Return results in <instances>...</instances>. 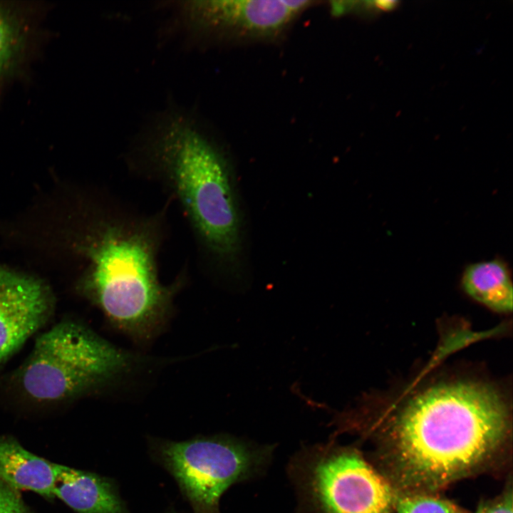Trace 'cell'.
Returning <instances> with one entry per match:
<instances>
[{"mask_svg": "<svg viewBox=\"0 0 513 513\" xmlns=\"http://www.w3.org/2000/svg\"><path fill=\"white\" fill-rule=\"evenodd\" d=\"M379 399L372 428L386 444L395 482L413 494L479 467L510 431L507 394L484 378L440 375Z\"/></svg>", "mask_w": 513, "mask_h": 513, "instance_id": "6da1fadb", "label": "cell"}, {"mask_svg": "<svg viewBox=\"0 0 513 513\" xmlns=\"http://www.w3.org/2000/svg\"><path fill=\"white\" fill-rule=\"evenodd\" d=\"M128 171L175 203L191 234L198 267L234 276L242 249V222L229 160L200 120L182 108L156 115L124 153Z\"/></svg>", "mask_w": 513, "mask_h": 513, "instance_id": "7a4b0ae2", "label": "cell"}, {"mask_svg": "<svg viewBox=\"0 0 513 513\" xmlns=\"http://www.w3.org/2000/svg\"><path fill=\"white\" fill-rule=\"evenodd\" d=\"M81 200L75 242L84 262L79 287L115 325L147 336L187 276L185 266L170 284L160 278L170 202L147 212L103 187Z\"/></svg>", "mask_w": 513, "mask_h": 513, "instance_id": "3957f363", "label": "cell"}, {"mask_svg": "<svg viewBox=\"0 0 513 513\" xmlns=\"http://www.w3.org/2000/svg\"><path fill=\"white\" fill-rule=\"evenodd\" d=\"M128 363L127 355L86 327L63 321L36 339L19 381L34 400L60 401L103 383Z\"/></svg>", "mask_w": 513, "mask_h": 513, "instance_id": "277c9868", "label": "cell"}, {"mask_svg": "<svg viewBox=\"0 0 513 513\" xmlns=\"http://www.w3.org/2000/svg\"><path fill=\"white\" fill-rule=\"evenodd\" d=\"M157 452L195 513H219L224 492L255 473L266 457L261 450L223 437L166 442Z\"/></svg>", "mask_w": 513, "mask_h": 513, "instance_id": "5b68a950", "label": "cell"}, {"mask_svg": "<svg viewBox=\"0 0 513 513\" xmlns=\"http://www.w3.org/2000/svg\"><path fill=\"white\" fill-rule=\"evenodd\" d=\"M300 469L303 495L317 513L391 512V485L353 450L319 447L307 455Z\"/></svg>", "mask_w": 513, "mask_h": 513, "instance_id": "8992f818", "label": "cell"}, {"mask_svg": "<svg viewBox=\"0 0 513 513\" xmlns=\"http://www.w3.org/2000/svg\"><path fill=\"white\" fill-rule=\"evenodd\" d=\"M312 1H177L175 24L197 43L209 41L271 40L279 36Z\"/></svg>", "mask_w": 513, "mask_h": 513, "instance_id": "52a82bcc", "label": "cell"}, {"mask_svg": "<svg viewBox=\"0 0 513 513\" xmlns=\"http://www.w3.org/2000/svg\"><path fill=\"white\" fill-rule=\"evenodd\" d=\"M53 308L41 281L0 267V366L47 323Z\"/></svg>", "mask_w": 513, "mask_h": 513, "instance_id": "ba28073f", "label": "cell"}, {"mask_svg": "<svg viewBox=\"0 0 513 513\" xmlns=\"http://www.w3.org/2000/svg\"><path fill=\"white\" fill-rule=\"evenodd\" d=\"M46 11L40 2L0 1V99L38 56L46 38Z\"/></svg>", "mask_w": 513, "mask_h": 513, "instance_id": "9c48e42d", "label": "cell"}, {"mask_svg": "<svg viewBox=\"0 0 513 513\" xmlns=\"http://www.w3.org/2000/svg\"><path fill=\"white\" fill-rule=\"evenodd\" d=\"M53 496L77 513H128L112 479L56 465Z\"/></svg>", "mask_w": 513, "mask_h": 513, "instance_id": "30bf717a", "label": "cell"}, {"mask_svg": "<svg viewBox=\"0 0 513 513\" xmlns=\"http://www.w3.org/2000/svg\"><path fill=\"white\" fill-rule=\"evenodd\" d=\"M56 465L24 449L10 436H0V480L13 489L52 497Z\"/></svg>", "mask_w": 513, "mask_h": 513, "instance_id": "8fae6325", "label": "cell"}, {"mask_svg": "<svg viewBox=\"0 0 513 513\" xmlns=\"http://www.w3.org/2000/svg\"><path fill=\"white\" fill-rule=\"evenodd\" d=\"M460 285L473 301L498 314H510L513 308V289L507 264L500 259L468 264Z\"/></svg>", "mask_w": 513, "mask_h": 513, "instance_id": "7c38bea8", "label": "cell"}, {"mask_svg": "<svg viewBox=\"0 0 513 513\" xmlns=\"http://www.w3.org/2000/svg\"><path fill=\"white\" fill-rule=\"evenodd\" d=\"M397 510L398 513H461L447 501L422 494L400 498Z\"/></svg>", "mask_w": 513, "mask_h": 513, "instance_id": "4fadbf2b", "label": "cell"}, {"mask_svg": "<svg viewBox=\"0 0 513 513\" xmlns=\"http://www.w3.org/2000/svg\"><path fill=\"white\" fill-rule=\"evenodd\" d=\"M0 513H28L16 490L1 480Z\"/></svg>", "mask_w": 513, "mask_h": 513, "instance_id": "5bb4252c", "label": "cell"}, {"mask_svg": "<svg viewBox=\"0 0 513 513\" xmlns=\"http://www.w3.org/2000/svg\"><path fill=\"white\" fill-rule=\"evenodd\" d=\"M485 513H512V494L507 493L498 502L485 507Z\"/></svg>", "mask_w": 513, "mask_h": 513, "instance_id": "9a60e30c", "label": "cell"}, {"mask_svg": "<svg viewBox=\"0 0 513 513\" xmlns=\"http://www.w3.org/2000/svg\"><path fill=\"white\" fill-rule=\"evenodd\" d=\"M475 513H485V507L480 504Z\"/></svg>", "mask_w": 513, "mask_h": 513, "instance_id": "2e32d148", "label": "cell"}]
</instances>
